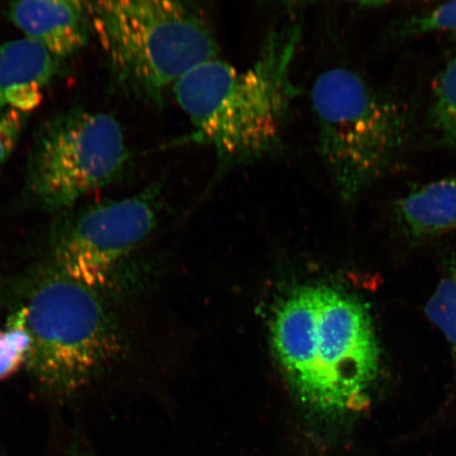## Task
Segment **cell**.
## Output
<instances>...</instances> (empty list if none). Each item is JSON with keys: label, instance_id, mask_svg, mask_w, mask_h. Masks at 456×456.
I'll list each match as a JSON object with an SVG mask.
<instances>
[{"label": "cell", "instance_id": "cell-1", "mask_svg": "<svg viewBox=\"0 0 456 456\" xmlns=\"http://www.w3.org/2000/svg\"><path fill=\"white\" fill-rule=\"evenodd\" d=\"M302 28L294 14L273 26L245 70L215 59L188 72L173 94L192 126L185 142L209 146L214 183L241 165L281 152L299 94L293 78Z\"/></svg>", "mask_w": 456, "mask_h": 456}, {"label": "cell", "instance_id": "cell-2", "mask_svg": "<svg viewBox=\"0 0 456 456\" xmlns=\"http://www.w3.org/2000/svg\"><path fill=\"white\" fill-rule=\"evenodd\" d=\"M272 340L290 387L313 412L338 418L369 406L379 350L361 301L324 285L297 289L279 305Z\"/></svg>", "mask_w": 456, "mask_h": 456}, {"label": "cell", "instance_id": "cell-3", "mask_svg": "<svg viewBox=\"0 0 456 456\" xmlns=\"http://www.w3.org/2000/svg\"><path fill=\"white\" fill-rule=\"evenodd\" d=\"M13 312L31 339L28 368L45 392L73 395L98 378L121 344L102 294L47 265L8 289Z\"/></svg>", "mask_w": 456, "mask_h": 456}, {"label": "cell", "instance_id": "cell-4", "mask_svg": "<svg viewBox=\"0 0 456 456\" xmlns=\"http://www.w3.org/2000/svg\"><path fill=\"white\" fill-rule=\"evenodd\" d=\"M88 7L114 83L134 99L161 106L188 72L218 59L214 28L193 4L121 0Z\"/></svg>", "mask_w": 456, "mask_h": 456}, {"label": "cell", "instance_id": "cell-5", "mask_svg": "<svg viewBox=\"0 0 456 456\" xmlns=\"http://www.w3.org/2000/svg\"><path fill=\"white\" fill-rule=\"evenodd\" d=\"M311 98L319 155L339 197L354 202L403 156L410 136L407 111L344 67L322 72Z\"/></svg>", "mask_w": 456, "mask_h": 456}, {"label": "cell", "instance_id": "cell-6", "mask_svg": "<svg viewBox=\"0 0 456 456\" xmlns=\"http://www.w3.org/2000/svg\"><path fill=\"white\" fill-rule=\"evenodd\" d=\"M130 153L110 114L83 110L45 122L28 159L26 191L47 212H67L89 193L123 178Z\"/></svg>", "mask_w": 456, "mask_h": 456}, {"label": "cell", "instance_id": "cell-7", "mask_svg": "<svg viewBox=\"0 0 456 456\" xmlns=\"http://www.w3.org/2000/svg\"><path fill=\"white\" fill-rule=\"evenodd\" d=\"M161 185L77 210L54 228L45 265L102 293L158 222Z\"/></svg>", "mask_w": 456, "mask_h": 456}, {"label": "cell", "instance_id": "cell-8", "mask_svg": "<svg viewBox=\"0 0 456 456\" xmlns=\"http://www.w3.org/2000/svg\"><path fill=\"white\" fill-rule=\"evenodd\" d=\"M9 17L26 38L59 59L81 51L93 26L88 3L30 0L10 4Z\"/></svg>", "mask_w": 456, "mask_h": 456}, {"label": "cell", "instance_id": "cell-9", "mask_svg": "<svg viewBox=\"0 0 456 456\" xmlns=\"http://www.w3.org/2000/svg\"><path fill=\"white\" fill-rule=\"evenodd\" d=\"M57 59L41 45L28 38L0 47V114L37 110L45 87L53 78Z\"/></svg>", "mask_w": 456, "mask_h": 456}, {"label": "cell", "instance_id": "cell-10", "mask_svg": "<svg viewBox=\"0 0 456 456\" xmlns=\"http://www.w3.org/2000/svg\"><path fill=\"white\" fill-rule=\"evenodd\" d=\"M397 219L410 236L428 238L456 228V178L431 182L398 200Z\"/></svg>", "mask_w": 456, "mask_h": 456}, {"label": "cell", "instance_id": "cell-11", "mask_svg": "<svg viewBox=\"0 0 456 456\" xmlns=\"http://www.w3.org/2000/svg\"><path fill=\"white\" fill-rule=\"evenodd\" d=\"M431 112L437 133L456 147V50L437 77Z\"/></svg>", "mask_w": 456, "mask_h": 456}, {"label": "cell", "instance_id": "cell-12", "mask_svg": "<svg viewBox=\"0 0 456 456\" xmlns=\"http://www.w3.org/2000/svg\"><path fill=\"white\" fill-rule=\"evenodd\" d=\"M426 315L447 339L456 362V259L427 302Z\"/></svg>", "mask_w": 456, "mask_h": 456}, {"label": "cell", "instance_id": "cell-13", "mask_svg": "<svg viewBox=\"0 0 456 456\" xmlns=\"http://www.w3.org/2000/svg\"><path fill=\"white\" fill-rule=\"evenodd\" d=\"M30 351V336L19 319L10 315L7 327L0 329V381L27 366Z\"/></svg>", "mask_w": 456, "mask_h": 456}, {"label": "cell", "instance_id": "cell-14", "mask_svg": "<svg viewBox=\"0 0 456 456\" xmlns=\"http://www.w3.org/2000/svg\"><path fill=\"white\" fill-rule=\"evenodd\" d=\"M438 31H456V2L410 17L403 25L401 33L414 37Z\"/></svg>", "mask_w": 456, "mask_h": 456}, {"label": "cell", "instance_id": "cell-15", "mask_svg": "<svg viewBox=\"0 0 456 456\" xmlns=\"http://www.w3.org/2000/svg\"><path fill=\"white\" fill-rule=\"evenodd\" d=\"M27 114L9 110L0 114V169L14 151L24 128Z\"/></svg>", "mask_w": 456, "mask_h": 456}, {"label": "cell", "instance_id": "cell-16", "mask_svg": "<svg viewBox=\"0 0 456 456\" xmlns=\"http://www.w3.org/2000/svg\"><path fill=\"white\" fill-rule=\"evenodd\" d=\"M69 456H96L94 450L83 442H74L69 449Z\"/></svg>", "mask_w": 456, "mask_h": 456}, {"label": "cell", "instance_id": "cell-17", "mask_svg": "<svg viewBox=\"0 0 456 456\" xmlns=\"http://www.w3.org/2000/svg\"><path fill=\"white\" fill-rule=\"evenodd\" d=\"M0 456H7V455H5V454L2 452V450H0Z\"/></svg>", "mask_w": 456, "mask_h": 456}]
</instances>
